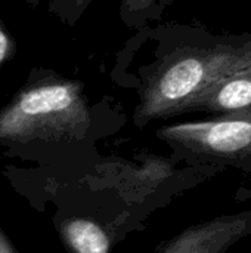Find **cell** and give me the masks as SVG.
<instances>
[{"instance_id":"cell-1","label":"cell","mask_w":251,"mask_h":253,"mask_svg":"<svg viewBox=\"0 0 251 253\" xmlns=\"http://www.w3.org/2000/svg\"><path fill=\"white\" fill-rule=\"evenodd\" d=\"M143 28L155 47L152 59L135 77L136 127L188 113L213 83L251 64V33L219 34L182 22Z\"/></svg>"},{"instance_id":"cell-2","label":"cell","mask_w":251,"mask_h":253,"mask_svg":"<svg viewBox=\"0 0 251 253\" xmlns=\"http://www.w3.org/2000/svg\"><path fill=\"white\" fill-rule=\"evenodd\" d=\"M101 108L102 104H92L81 80L34 67L0 108V147L81 141L95 126Z\"/></svg>"},{"instance_id":"cell-3","label":"cell","mask_w":251,"mask_h":253,"mask_svg":"<svg viewBox=\"0 0 251 253\" xmlns=\"http://www.w3.org/2000/svg\"><path fill=\"white\" fill-rule=\"evenodd\" d=\"M155 136L170 147L178 162L216 168L220 173L237 172L240 184L234 202L251 200V110L166 125L157 129Z\"/></svg>"},{"instance_id":"cell-4","label":"cell","mask_w":251,"mask_h":253,"mask_svg":"<svg viewBox=\"0 0 251 253\" xmlns=\"http://www.w3.org/2000/svg\"><path fill=\"white\" fill-rule=\"evenodd\" d=\"M251 239V211L220 215L186 227L155 253H226Z\"/></svg>"},{"instance_id":"cell-5","label":"cell","mask_w":251,"mask_h":253,"mask_svg":"<svg viewBox=\"0 0 251 253\" xmlns=\"http://www.w3.org/2000/svg\"><path fill=\"white\" fill-rule=\"evenodd\" d=\"M247 110H251V64L213 83L192 101L188 113L223 116Z\"/></svg>"},{"instance_id":"cell-6","label":"cell","mask_w":251,"mask_h":253,"mask_svg":"<svg viewBox=\"0 0 251 253\" xmlns=\"http://www.w3.org/2000/svg\"><path fill=\"white\" fill-rule=\"evenodd\" d=\"M58 234L70 253H111L112 240L98 221L68 218L59 222Z\"/></svg>"},{"instance_id":"cell-7","label":"cell","mask_w":251,"mask_h":253,"mask_svg":"<svg viewBox=\"0 0 251 253\" xmlns=\"http://www.w3.org/2000/svg\"><path fill=\"white\" fill-rule=\"evenodd\" d=\"M173 0H121L120 18L129 27L141 30L151 22H158L164 9Z\"/></svg>"},{"instance_id":"cell-8","label":"cell","mask_w":251,"mask_h":253,"mask_svg":"<svg viewBox=\"0 0 251 253\" xmlns=\"http://www.w3.org/2000/svg\"><path fill=\"white\" fill-rule=\"evenodd\" d=\"M49 13L68 27H75L93 0H44Z\"/></svg>"},{"instance_id":"cell-9","label":"cell","mask_w":251,"mask_h":253,"mask_svg":"<svg viewBox=\"0 0 251 253\" xmlns=\"http://www.w3.org/2000/svg\"><path fill=\"white\" fill-rule=\"evenodd\" d=\"M16 50H18V43L13 34L3 22V19L0 18V67L12 61L16 56Z\"/></svg>"},{"instance_id":"cell-10","label":"cell","mask_w":251,"mask_h":253,"mask_svg":"<svg viewBox=\"0 0 251 253\" xmlns=\"http://www.w3.org/2000/svg\"><path fill=\"white\" fill-rule=\"evenodd\" d=\"M0 253H21L1 227H0Z\"/></svg>"},{"instance_id":"cell-11","label":"cell","mask_w":251,"mask_h":253,"mask_svg":"<svg viewBox=\"0 0 251 253\" xmlns=\"http://www.w3.org/2000/svg\"><path fill=\"white\" fill-rule=\"evenodd\" d=\"M41 1H43V0H25V3H27L30 7H33V9H34V7H37Z\"/></svg>"}]
</instances>
